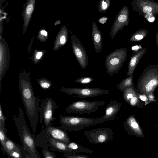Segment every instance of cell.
I'll return each instance as SVG.
<instances>
[{"instance_id":"obj_32","label":"cell","mask_w":158,"mask_h":158,"mask_svg":"<svg viewBox=\"0 0 158 158\" xmlns=\"http://www.w3.org/2000/svg\"><path fill=\"white\" fill-rule=\"evenodd\" d=\"M42 153L44 158H56L55 154L49 151V148H42Z\"/></svg>"},{"instance_id":"obj_8","label":"cell","mask_w":158,"mask_h":158,"mask_svg":"<svg viewBox=\"0 0 158 158\" xmlns=\"http://www.w3.org/2000/svg\"><path fill=\"white\" fill-rule=\"evenodd\" d=\"M105 100L89 101L78 100L73 102L68 106L66 111L69 113H80L89 114L98 110L99 107L105 103Z\"/></svg>"},{"instance_id":"obj_17","label":"cell","mask_w":158,"mask_h":158,"mask_svg":"<svg viewBox=\"0 0 158 158\" xmlns=\"http://www.w3.org/2000/svg\"><path fill=\"white\" fill-rule=\"evenodd\" d=\"M121 106V103L116 100L110 101L106 108L105 114L101 117L103 122L115 119L120 109Z\"/></svg>"},{"instance_id":"obj_7","label":"cell","mask_w":158,"mask_h":158,"mask_svg":"<svg viewBox=\"0 0 158 158\" xmlns=\"http://www.w3.org/2000/svg\"><path fill=\"white\" fill-rule=\"evenodd\" d=\"M58 107V106L50 97L46 98L42 101L39 109L40 121L41 123L44 122L45 127L52 125V122L56 119L53 114Z\"/></svg>"},{"instance_id":"obj_35","label":"cell","mask_w":158,"mask_h":158,"mask_svg":"<svg viewBox=\"0 0 158 158\" xmlns=\"http://www.w3.org/2000/svg\"><path fill=\"white\" fill-rule=\"evenodd\" d=\"M62 156L66 158H90L87 155L68 153H64Z\"/></svg>"},{"instance_id":"obj_19","label":"cell","mask_w":158,"mask_h":158,"mask_svg":"<svg viewBox=\"0 0 158 158\" xmlns=\"http://www.w3.org/2000/svg\"><path fill=\"white\" fill-rule=\"evenodd\" d=\"M92 37L94 49L96 53L101 51L102 46V37L100 30L97 26L93 21L92 25Z\"/></svg>"},{"instance_id":"obj_28","label":"cell","mask_w":158,"mask_h":158,"mask_svg":"<svg viewBox=\"0 0 158 158\" xmlns=\"http://www.w3.org/2000/svg\"><path fill=\"white\" fill-rule=\"evenodd\" d=\"M110 3V0H100L98 4V10L99 12L104 13L109 8Z\"/></svg>"},{"instance_id":"obj_6","label":"cell","mask_w":158,"mask_h":158,"mask_svg":"<svg viewBox=\"0 0 158 158\" xmlns=\"http://www.w3.org/2000/svg\"><path fill=\"white\" fill-rule=\"evenodd\" d=\"M133 10L145 18L158 16V2L154 0H132Z\"/></svg>"},{"instance_id":"obj_27","label":"cell","mask_w":158,"mask_h":158,"mask_svg":"<svg viewBox=\"0 0 158 158\" xmlns=\"http://www.w3.org/2000/svg\"><path fill=\"white\" fill-rule=\"evenodd\" d=\"M122 92L123 99L127 103L137 93L133 86L126 88L122 91Z\"/></svg>"},{"instance_id":"obj_21","label":"cell","mask_w":158,"mask_h":158,"mask_svg":"<svg viewBox=\"0 0 158 158\" xmlns=\"http://www.w3.org/2000/svg\"><path fill=\"white\" fill-rule=\"evenodd\" d=\"M5 144L7 156L10 152L16 151L20 153L24 157V158H31L28 151L25 150L22 146L16 144L7 136Z\"/></svg>"},{"instance_id":"obj_1","label":"cell","mask_w":158,"mask_h":158,"mask_svg":"<svg viewBox=\"0 0 158 158\" xmlns=\"http://www.w3.org/2000/svg\"><path fill=\"white\" fill-rule=\"evenodd\" d=\"M30 73L25 71L19 76L20 95L33 133H36L38 124L40 99L35 95L30 80Z\"/></svg>"},{"instance_id":"obj_18","label":"cell","mask_w":158,"mask_h":158,"mask_svg":"<svg viewBox=\"0 0 158 158\" xmlns=\"http://www.w3.org/2000/svg\"><path fill=\"white\" fill-rule=\"evenodd\" d=\"M49 137L48 146L52 150L64 153H77L69 148L68 144L56 140L49 135Z\"/></svg>"},{"instance_id":"obj_22","label":"cell","mask_w":158,"mask_h":158,"mask_svg":"<svg viewBox=\"0 0 158 158\" xmlns=\"http://www.w3.org/2000/svg\"><path fill=\"white\" fill-rule=\"evenodd\" d=\"M146 48H144L134 54L131 58L128 64L127 75H133L134 70L139 61L145 54Z\"/></svg>"},{"instance_id":"obj_33","label":"cell","mask_w":158,"mask_h":158,"mask_svg":"<svg viewBox=\"0 0 158 158\" xmlns=\"http://www.w3.org/2000/svg\"><path fill=\"white\" fill-rule=\"evenodd\" d=\"M48 35L47 31L45 29H42L39 31L37 38L40 41H46L47 39Z\"/></svg>"},{"instance_id":"obj_10","label":"cell","mask_w":158,"mask_h":158,"mask_svg":"<svg viewBox=\"0 0 158 158\" xmlns=\"http://www.w3.org/2000/svg\"><path fill=\"white\" fill-rule=\"evenodd\" d=\"M60 91L69 95H76V97L88 98L105 95L110 93L107 90L97 88L62 87Z\"/></svg>"},{"instance_id":"obj_9","label":"cell","mask_w":158,"mask_h":158,"mask_svg":"<svg viewBox=\"0 0 158 158\" xmlns=\"http://www.w3.org/2000/svg\"><path fill=\"white\" fill-rule=\"evenodd\" d=\"M84 135L91 143L103 144L110 140L113 137L114 132L111 128H98L84 131Z\"/></svg>"},{"instance_id":"obj_39","label":"cell","mask_w":158,"mask_h":158,"mask_svg":"<svg viewBox=\"0 0 158 158\" xmlns=\"http://www.w3.org/2000/svg\"><path fill=\"white\" fill-rule=\"evenodd\" d=\"M156 42L157 44V46L158 47V31L156 33Z\"/></svg>"},{"instance_id":"obj_29","label":"cell","mask_w":158,"mask_h":158,"mask_svg":"<svg viewBox=\"0 0 158 158\" xmlns=\"http://www.w3.org/2000/svg\"><path fill=\"white\" fill-rule=\"evenodd\" d=\"M40 86L44 89H48L52 85L51 82L47 79L42 78L37 80Z\"/></svg>"},{"instance_id":"obj_26","label":"cell","mask_w":158,"mask_h":158,"mask_svg":"<svg viewBox=\"0 0 158 158\" xmlns=\"http://www.w3.org/2000/svg\"><path fill=\"white\" fill-rule=\"evenodd\" d=\"M133 75L126 77L117 85V89L122 92L126 88L133 86Z\"/></svg>"},{"instance_id":"obj_38","label":"cell","mask_w":158,"mask_h":158,"mask_svg":"<svg viewBox=\"0 0 158 158\" xmlns=\"http://www.w3.org/2000/svg\"><path fill=\"white\" fill-rule=\"evenodd\" d=\"M139 97L141 101L145 102V103L146 102H147L148 100V98L147 96L144 94H142L138 93Z\"/></svg>"},{"instance_id":"obj_41","label":"cell","mask_w":158,"mask_h":158,"mask_svg":"<svg viewBox=\"0 0 158 158\" xmlns=\"http://www.w3.org/2000/svg\"></svg>"},{"instance_id":"obj_2","label":"cell","mask_w":158,"mask_h":158,"mask_svg":"<svg viewBox=\"0 0 158 158\" xmlns=\"http://www.w3.org/2000/svg\"><path fill=\"white\" fill-rule=\"evenodd\" d=\"M13 119L23 147L28 151L31 158H40L39 153L36 149V136L27 124L24 113L21 107L19 108V116L14 115Z\"/></svg>"},{"instance_id":"obj_11","label":"cell","mask_w":158,"mask_h":158,"mask_svg":"<svg viewBox=\"0 0 158 158\" xmlns=\"http://www.w3.org/2000/svg\"><path fill=\"white\" fill-rule=\"evenodd\" d=\"M73 53L80 67L85 69L89 65V58L85 49L79 39L73 34L71 35Z\"/></svg>"},{"instance_id":"obj_31","label":"cell","mask_w":158,"mask_h":158,"mask_svg":"<svg viewBox=\"0 0 158 158\" xmlns=\"http://www.w3.org/2000/svg\"><path fill=\"white\" fill-rule=\"evenodd\" d=\"M141 100H140L138 93L130 100L128 103L132 107H135L138 106L140 104Z\"/></svg>"},{"instance_id":"obj_15","label":"cell","mask_w":158,"mask_h":158,"mask_svg":"<svg viewBox=\"0 0 158 158\" xmlns=\"http://www.w3.org/2000/svg\"><path fill=\"white\" fill-rule=\"evenodd\" d=\"M45 128L49 135L55 139L67 144L71 142L66 130L62 127H56L51 125Z\"/></svg>"},{"instance_id":"obj_37","label":"cell","mask_w":158,"mask_h":158,"mask_svg":"<svg viewBox=\"0 0 158 158\" xmlns=\"http://www.w3.org/2000/svg\"><path fill=\"white\" fill-rule=\"evenodd\" d=\"M6 118L4 115L1 107V104H0V123L4 127H5V121Z\"/></svg>"},{"instance_id":"obj_23","label":"cell","mask_w":158,"mask_h":158,"mask_svg":"<svg viewBox=\"0 0 158 158\" xmlns=\"http://www.w3.org/2000/svg\"><path fill=\"white\" fill-rule=\"evenodd\" d=\"M49 135L47 132L46 128L42 129L41 132L36 136L35 144L36 147L48 148Z\"/></svg>"},{"instance_id":"obj_5","label":"cell","mask_w":158,"mask_h":158,"mask_svg":"<svg viewBox=\"0 0 158 158\" xmlns=\"http://www.w3.org/2000/svg\"><path fill=\"white\" fill-rule=\"evenodd\" d=\"M127 51L123 48L117 49L110 53L105 60L106 71L110 75L117 74L127 59Z\"/></svg>"},{"instance_id":"obj_14","label":"cell","mask_w":158,"mask_h":158,"mask_svg":"<svg viewBox=\"0 0 158 158\" xmlns=\"http://www.w3.org/2000/svg\"><path fill=\"white\" fill-rule=\"evenodd\" d=\"M123 126L125 131L129 134L138 137H144V134L143 130L133 115H130L126 119Z\"/></svg>"},{"instance_id":"obj_4","label":"cell","mask_w":158,"mask_h":158,"mask_svg":"<svg viewBox=\"0 0 158 158\" xmlns=\"http://www.w3.org/2000/svg\"><path fill=\"white\" fill-rule=\"evenodd\" d=\"M59 121L61 127L69 131H78L103 122L101 117L94 118L78 116H61Z\"/></svg>"},{"instance_id":"obj_25","label":"cell","mask_w":158,"mask_h":158,"mask_svg":"<svg viewBox=\"0 0 158 158\" xmlns=\"http://www.w3.org/2000/svg\"><path fill=\"white\" fill-rule=\"evenodd\" d=\"M148 32V31L145 29H138L133 33L129 40L132 42L139 41L145 37Z\"/></svg>"},{"instance_id":"obj_40","label":"cell","mask_w":158,"mask_h":158,"mask_svg":"<svg viewBox=\"0 0 158 158\" xmlns=\"http://www.w3.org/2000/svg\"><path fill=\"white\" fill-rule=\"evenodd\" d=\"M5 0H0V6H1L2 4L5 2Z\"/></svg>"},{"instance_id":"obj_34","label":"cell","mask_w":158,"mask_h":158,"mask_svg":"<svg viewBox=\"0 0 158 158\" xmlns=\"http://www.w3.org/2000/svg\"><path fill=\"white\" fill-rule=\"evenodd\" d=\"M44 51H43L35 50L34 54V63H37L42 58L44 54Z\"/></svg>"},{"instance_id":"obj_16","label":"cell","mask_w":158,"mask_h":158,"mask_svg":"<svg viewBox=\"0 0 158 158\" xmlns=\"http://www.w3.org/2000/svg\"><path fill=\"white\" fill-rule=\"evenodd\" d=\"M36 0H27L24 5L22 15L23 20V35L27 30L35 8Z\"/></svg>"},{"instance_id":"obj_20","label":"cell","mask_w":158,"mask_h":158,"mask_svg":"<svg viewBox=\"0 0 158 158\" xmlns=\"http://www.w3.org/2000/svg\"><path fill=\"white\" fill-rule=\"evenodd\" d=\"M68 33L67 26L65 25H63L56 36L53 47L54 51H57L66 44L68 40Z\"/></svg>"},{"instance_id":"obj_36","label":"cell","mask_w":158,"mask_h":158,"mask_svg":"<svg viewBox=\"0 0 158 158\" xmlns=\"http://www.w3.org/2000/svg\"><path fill=\"white\" fill-rule=\"evenodd\" d=\"M7 156L8 158H24V157L20 153L16 151L9 152Z\"/></svg>"},{"instance_id":"obj_12","label":"cell","mask_w":158,"mask_h":158,"mask_svg":"<svg viewBox=\"0 0 158 158\" xmlns=\"http://www.w3.org/2000/svg\"><path fill=\"white\" fill-rule=\"evenodd\" d=\"M129 10L128 6L125 4L117 14L112 26L110 35L114 38L118 31L127 26L129 22Z\"/></svg>"},{"instance_id":"obj_13","label":"cell","mask_w":158,"mask_h":158,"mask_svg":"<svg viewBox=\"0 0 158 158\" xmlns=\"http://www.w3.org/2000/svg\"><path fill=\"white\" fill-rule=\"evenodd\" d=\"M0 83L6 73L10 64V53L8 44L0 35Z\"/></svg>"},{"instance_id":"obj_3","label":"cell","mask_w":158,"mask_h":158,"mask_svg":"<svg viewBox=\"0 0 158 158\" xmlns=\"http://www.w3.org/2000/svg\"><path fill=\"white\" fill-rule=\"evenodd\" d=\"M158 86V64L150 65L139 77L137 88L141 94L147 96L152 94Z\"/></svg>"},{"instance_id":"obj_24","label":"cell","mask_w":158,"mask_h":158,"mask_svg":"<svg viewBox=\"0 0 158 158\" xmlns=\"http://www.w3.org/2000/svg\"><path fill=\"white\" fill-rule=\"evenodd\" d=\"M7 130L0 123V141L1 146V149L4 154L6 155V142L7 135H6Z\"/></svg>"},{"instance_id":"obj_30","label":"cell","mask_w":158,"mask_h":158,"mask_svg":"<svg viewBox=\"0 0 158 158\" xmlns=\"http://www.w3.org/2000/svg\"><path fill=\"white\" fill-rule=\"evenodd\" d=\"M94 79L91 77H84L79 78L75 80L77 83L82 84L89 83L92 82Z\"/></svg>"}]
</instances>
